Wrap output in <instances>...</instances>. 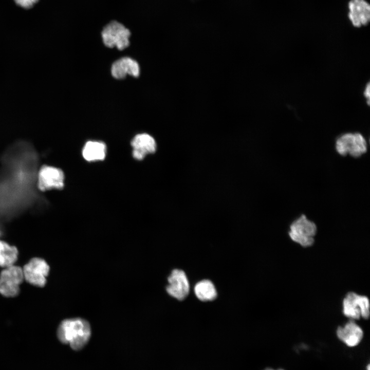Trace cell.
<instances>
[{
	"label": "cell",
	"instance_id": "9c48e42d",
	"mask_svg": "<svg viewBox=\"0 0 370 370\" xmlns=\"http://www.w3.org/2000/svg\"><path fill=\"white\" fill-rule=\"evenodd\" d=\"M169 284L166 286L167 292L178 300H183L189 293V283L184 272L180 269L172 270L168 278Z\"/></svg>",
	"mask_w": 370,
	"mask_h": 370
},
{
	"label": "cell",
	"instance_id": "4fadbf2b",
	"mask_svg": "<svg viewBox=\"0 0 370 370\" xmlns=\"http://www.w3.org/2000/svg\"><path fill=\"white\" fill-rule=\"evenodd\" d=\"M338 338L347 346L354 347L362 340L363 332L362 328L354 321L351 320L344 326H339L337 329Z\"/></svg>",
	"mask_w": 370,
	"mask_h": 370
},
{
	"label": "cell",
	"instance_id": "d6986e66",
	"mask_svg": "<svg viewBox=\"0 0 370 370\" xmlns=\"http://www.w3.org/2000/svg\"><path fill=\"white\" fill-rule=\"evenodd\" d=\"M367 370H370V366L369 364H368L367 366Z\"/></svg>",
	"mask_w": 370,
	"mask_h": 370
},
{
	"label": "cell",
	"instance_id": "ffe728a7",
	"mask_svg": "<svg viewBox=\"0 0 370 370\" xmlns=\"http://www.w3.org/2000/svg\"><path fill=\"white\" fill-rule=\"evenodd\" d=\"M265 370H274V369H271V368H267V369H265ZM278 370H283V369H278Z\"/></svg>",
	"mask_w": 370,
	"mask_h": 370
},
{
	"label": "cell",
	"instance_id": "ba28073f",
	"mask_svg": "<svg viewBox=\"0 0 370 370\" xmlns=\"http://www.w3.org/2000/svg\"><path fill=\"white\" fill-rule=\"evenodd\" d=\"M64 186V174L59 168L44 165L40 170L38 186L42 191L51 189H61Z\"/></svg>",
	"mask_w": 370,
	"mask_h": 370
},
{
	"label": "cell",
	"instance_id": "7a4b0ae2",
	"mask_svg": "<svg viewBox=\"0 0 370 370\" xmlns=\"http://www.w3.org/2000/svg\"><path fill=\"white\" fill-rule=\"evenodd\" d=\"M335 149L342 156L348 155L357 158L366 153L367 143L365 137L360 133H346L337 138Z\"/></svg>",
	"mask_w": 370,
	"mask_h": 370
},
{
	"label": "cell",
	"instance_id": "3957f363",
	"mask_svg": "<svg viewBox=\"0 0 370 370\" xmlns=\"http://www.w3.org/2000/svg\"><path fill=\"white\" fill-rule=\"evenodd\" d=\"M131 35L130 30L117 21L109 22L103 27L101 32L104 45L110 48L116 47L120 50L129 46Z\"/></svg>",
	"mask_w": 370,
	"mask_h": 370
},
{
	"label": "cell",
	"instance_id": "5b68a950",
	"mask_svg": "<svg viewBox=\"0 0 370 370\" xmlns=\"http://www.w3.org/2000/svg\"><path fill=\"white\" fill-rule=\"evenodd\" d=\"M24 280L22 268L15 265L4 268L0 273V294L7 298L16 296Z\"/></svg>",
	"mask_w": 370,
	"mask_h": 370
},
{
	"label": "cell",
	"instance_id": "e0dca14e",
	"mask_svg": "<svg viewBox=\"0 0 370 370\" xmlns=\"http://www.w3.org/2000/svg\"><path fill=\"white\" fill-rule=\"evenodd\" d=\"M15 3L21 7L29 9L37 3L38 0H14Z\"/></svg>",
	"mask_w": 370,
	"mask_h": 370
},
{
	"label": "cell",
	"instance_id": "6da1fadb",
	"mask_svg": "<svg viewBox=\"0 0 370 370\" xmlns=\"http://www.w3.org/2000/svg\"><path fill=\"white\" fill-rule=\"evenodd\" d=\"M91 335L88 322L81 318L65 319L61 322L57 330L60 341L69 344L71 348L79 350L84 347Z\"/></svg>",
	"mask_w": 370,
	"mask_h": 370
},
{
	"label": "cell",
	"instance_id": "7c38bea8",
	"mask_svg": "<svg viewBox=\"0 0 370 370\" xmlns=\"http://www.w3.org/2000/svg\"><path fill=\"white\" fill-rule=\"evenodd\" d=\"M112 76L117 79H122L127 75L138 77L140 67L135 60L129 57H123L116 61L111 67Z\"/></svg>",
	"mask_w": 370,
	"mask_h": 370
},
{
	"label": "cell",
	"instance_id": "8fae6325",
	"mask_svg": "<svg viewBox=\"0 0 370 370\" xmlns=\"http://www.w3.org/2000/svg\"><path fill=\"white\" fill-rule=\"evenodd\" d=\"M133 156L137 160H142L149 154L155 152L156 143L154 138L148 134L136 135L131 141Z\"/></svg>",
	"mask_w": 370,
	"mask_h": 370
},
{
	"label": "cell",
	"instance_id": "8992f818",
	"mask_svg": "<svg viewBox=\"0 0 370 370\" xmlns=\"http://www.w3.org/2000/svg\"><path fill=\"white\" fill-rule=\"evenodd\" d=\"M343 313L347 317L358 320L361 317L367 319L370 314L369 299L365 295L349 292L342 303Z\"/></svg>",
	"mask_w": 370,
	"mask_h": 370
},
{
	"label": "cell",
	"instance_id": "44dd1931",
	"mask_svg": "<svg viewBox=\"0 0 370 370\" xmlns=\"http://www.w3.org/2000/svg\"><path fill=\"white\" fill-rule=\"evenodd\" d=\"M1 231H0V235H1Z\"/></svg>",
	"mask_w": 370,
	"mask_h": 370
},
{
	"label": "cell",
	"instance_id": "277c9868",
	"mask_svg": "<svg viewBox=\"0 0 370 370\" xmlns=\"http://www.w3.org/2000/svg\"><path fill=\"white\" fill-rule=\"evenodd\" d=\"M317 231L316 224L304 214L292 222L288 234L293 242L303 247L311 246Z\"/></svg>",
	"mask_w": 370,
	"mask_h": 370
},
{
	"label": "cell",
	"instance_id": "ac0fdd59",
	"mask_svg": "<svg viewBox=\"0 0 370 370\" xmlns=\"http://www.w3.org/2000/svg\"><path fill=\"white\" fill-rule=\"evenodd\" d=\"M369 83L368 82L367 84L366 85L364 91H363V95L365 97V99H366V102L367 104L369 105V96H370V92H369Z\"/></svg>",
	"mask_w": 370,
	"mask_h": 370
},
{
	"label": "cell",
	"instance_id": "5bb4252c",
	"mask_svg": "<svg viewBox=\"0 0 370 370\" xmlns=\"http://www.w3.org/2000/svg\"><path fill=\"white\" fill-rule=\"evenodd\" d=\"M106 153V146L102 141H89L84 145L82 150L84 158L88 161L103 160Z\"/></svg>",
	"mask_w": 370,
	"mask_h": 370
},
{
	"label": "cell",
	"instance_id": "2e32d148",
	"mask_svg": "<svg viewBox=\"0 0 370 370\" xmlns=\"http://www.w3.org/2000/svg\"><path fill=\"white\" fill-rule=\"evenodd\" d=\"M194 292L197 298L202 301H212L217 297L214 285L208 280L198 282L194 287Z\"/></svg>",
	"mask_w": 370,
	"mask_h": 370
},
{
	"label": "cell",
	"instance_id": "30bf717a",
	"mask_svg": "<svg viewBox=\"0 0 370 370\" xmlns=\"http://www.w3.org/2000/svg\"><path fill=\"white\" fill-rule=\"evenodd\" d=\"M348 17L354 27L366 26L370 22V5L365 0H350Z\"/></svg>",
	"mask_w": 370,
	"mask_h": 370
},
{
	"label": "cell",
	"instance_id": "9a60e30c",
	"mask_svg": "<svg viewBox=\"0 0 370 370\" xmlns=\"http://www.w3.org/2000/svg\"><path fill=\"white\" fill-rule=\"evenodd\" d=\"M18 256L16 247L0 240V267L5 268L14 265Z\"/></svg>",
	"mask_w": 370,
	"mask_h": 370
},
{
	"label": "cell",
	"instance_id": "52a82bcc",
	"mask_svg": "<svg viewBox=\"0 0 370 370\" xmlns=\"http://www.w3.org/2000/svg\"><path fill=\"white\" fill-rule=\"evenodd\" d=\"M22 269L24 280L29 284L39 287L45 285L50 267L44 259L32 258Z\"/></svg>",
	"mask_w": 370,
	"mask_h": 370
}]
</instances>
